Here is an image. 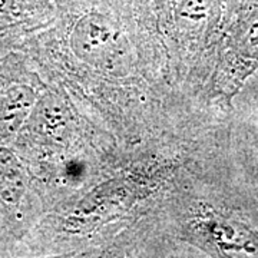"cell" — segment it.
I'll return each mask as SVG.
<instances>
[{
  "label": "cell",
  "mask_w": 258,
  "mask_h": 258,
  "mask_svg": "<svg viewBox=\"0 0 258 258\" xmlns=\"http://www.w3.org/2000/svg\"><path fill=\"white\" fill-rule=\"evenodd\" d=\"M23 169L15 154L0 147V195L6 200H16L23 191Z\"/></svg>",
  "instance_id": "4"
},
{
  "label": "cell",
  "mask_w": 258,
  "mask_h": 258,
  "mask_svg": "<svg viewBox=\"0 0 258 258\" xmlns=\"http://www.w3.org/2000/svg\"><path fill=\"white\" fill-rule=\"evenodd\" d=\"M210 234L218 247L230 257L258 258V241L248 232L232 227L230 222L214 221L208 225Z\"/></svg>",
  "instance_id": "3"
},
{
  "label": "cell",
  "mask_w": 258,
  "mask_h": 258,
  "mask_svg": "<svg viewBox=\"0 0 258 258\" xmlns=\"http://www.w3.org/2000/svg\"><path fill=\"white\" fill-rule=\"evenodd\" d=\"M36 95L26 85H15L0 93V137L16 134L32 115Z\"/></svg>",
  "instance_id": "2"
},
{
  "label": "cell",
  "mask_w": 258,
  "mask_h": 258,
  "mask_svg": "<svg viewBox=\"0 0 258 258\" xmlns=\"http://www.w3.org/2000/svg\"><path fill=\"white\" fill-rule=\"evenodd\" d=\"M71 45L82 60L109 71L122 64L129 46L118 20L99 9L88 10L76 19Z\"/></svg>",
  "instance_id": "1"
},
{
  "label": "cell",
  "mask_w": 258,
  "mask_h": 258,
  "mask_svg": "<svg viewBox=\"0 0 258 258\" xmlns=\"http://www.w3.org/2000/svg\"><path fill=\"white\" fill-rule=\"evenodd\" d=\"M212 5V0H174L171 12L179 26L195 29L210 19Z\"/></svg>",
  "instance_id": "5"
},
{
  "label": "cell",
  "mask_w": 258,
  "mask_h": 258,
  "mask_svg": "<svg viewBox=\"0 0 258 258\" xmlns=\"http://www.w3.org/2000/svg\"><path fill=\"white\" fill-rule=\"evenodd\" d=\"M16 8V0H0V22H5L13 15Z\"/></svg>",
  "instance_id": "7"
},
{
  "label": "cell",
  "mask_w": 258,
  "mask_h": 258,
  "mask_svg": "<svg viewBox=\"0 0 258 258\" xmlns=\"http://www.w3.org/2000/svg\"><path fill=\"white\" fill-rule=\"evenodd\" d=\"M39 128L43 134H46L52 138H59L63 134L64 119L62 108L55 101L43 102L39 105L36 113Z\"/></svg>",
  "instance_id": "6"
}]
</instances>
